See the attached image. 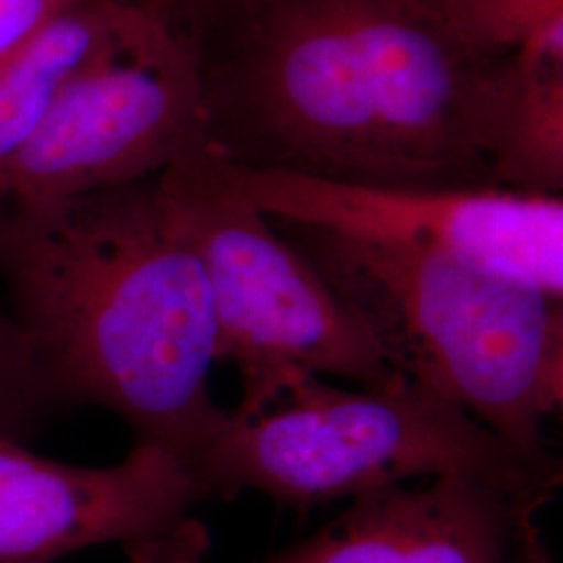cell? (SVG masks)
<instances>
[{
  "mask_svg": "<svg viewBox=\"0 0 563 563\" xmlns=\"http://www.w3.org/2000/svg\"><path fill=\"white\" fill-rule=\"evenodd\" d=\"M207 148L365 186L493 188L514 65L405 0H195Z\"/></svg>",
  "mask_w": 563,
  "mask_h": 563,
  "instance_id": "6da1fadb",
  "label": "cell"
},
{
  "mask_svg": "<svg viewBox=\"0 0 563 563\" xmlns=\"http://www.w3.org/2000/svg\"><path fill=\"white\" fill-rule=\"evenodd\" d=\"M0 282L57 409H109L195 476L228 409L209 388L207 274L159 178L2 199Z\"/></svg>",
  "mask_w": 563,
  "mask_h": 563,
  "instance_id": "7a4b0ae2",
  "label": "cell"
},
{
  "mask_svg": "<svg viewBox=\"0 0 563 563\" xmlns=\"http://www.w3.org/2000/svg\"><path fill=\"white\" fill-rule=\"evenodd\" d=\"M376 342L386 365L528 462L558 465L563 299L451 255L274 222Z\"/></svg>",
  "mask_w": 563,
  "mask_h": 563,
  "instance_id": "3957f363",
  "label": "cell"
},
{
  "mask_svg": "<svg viewBox=\"0 0 563 563\" xmlns=\"http://www.w3.org/2000/svg\"><path fill=\"white\" fill-rule=\"evenodd\" d=\"M451 474L563 481L460 407L399 378L336 388L309 378L255 413L228 411L195 481L202 499L255 490L307 511L395 484Z\"/></svg>",
  "mask_w": 563,
  "mask_h": 563,
  "instance_id": "277c9868",
  "label": "cell"
},
{
  "mask_svg": "<svg viewBox=\"0 0 563 563\" xmlns=\"http://www.w3.org/2000/svg\"><path fill=\"white\" fill-rule=\"evenodd\" d=\"M201 257L216 362L241 378L234 413H255L309 378L383 388L397 376L322 274L220 174L207 146L159 176Z\"/></svg>",
  "mask_w": 563,
  "mask_h": 563,
  "instance_id": "5b68a950",
  "label": "cell"
},
{
  "mask_svg": "<svg viewBox=\"0 0 563 563\" xmlns=\"http://www.w3.org/2000/svg\"><path fill=\"white\" fill-rule=\"evenodd\" d=\"M207 144L199 57L162 2L69 84L0 174V199L60 201L155 180Z\"/></svg>",
  "mask_w": 563,
  "mask_h": 563,
  "instance_id": "8992f818",
  "label": "cell"
},
{
  "mask_svg": "<svg viewBox=\"0 0 563 563\" xmlns=\"http://www.w3.org/2000/svg\"><path fill=\"white\" fill-rule=\"evenodd\" d=\"M211 157L225 184L272 222L451 255L563 299L562 195L365 186L236 167Z\"/></svg>",
  "mask_w": 563,
  "mask_h": 563,
  "instance_id": "52a82bcc",
  "label": "cell"
},
{
  "mask_svg": "<svg viewBox=\"0 0 563 563\" xmlns=\"http://www.w3.org/2000/svg\"><path fill=\"white\" fill-rule=\"evenodd\" d=\"M195 476L155 444L115 465L34 455L0 439V563H55L115 544L134 563H201L209 530Z\"/></svg>",
  "mask_w": 563,
  "mask_h": 563,
  "instance_id": "ba28073f",
  "label": "cell"
},
{
  "mask_svg": "<svg viewBox=\"0 0 563 563\" xmlns=\"http://www.w3.org/2000/svg\"><path fill=\"white\" fill-rule=\"evenodd\" d=\"M560 486L483 474L386 486L262 563H553L539 518Z\"/></svg>",
  "mask_w": 563,
  "mask_h": 563,
  "instance_id": "9c48e42d",
  "label": "cell"
},
{
  "mask_svg": "<svg viewBox=\"0 0 563 563\" xmlns=\"http://www.w3.org/2000/svg\"><path fill=\"white\" fill-rule=\"evenodd\" d=\"M163 0H69L0 55V174L69 84L132 36Z\"/></svg>",
  "mask_w": 563,
  "mask_h": 563,
  "instance_id": "30bf717a",
  "label": "cell"
},
{
  "mask_svg": "<svg viewBox=\"0 0 563 563\" xmlns=\"http://www.w3.org/2000/svg\"><path fill=\"white\" fill-rule=\"evenodd\" d=\"M511 63L493 188L558 197L563 190V65L528 63L516 55Z\"/></svg>",
  "mask_w": 563,
  "mask_h": 563,
  "instance_id": "8fae6325",
  "label": "cell"
},
{
  "mask_svg": "<svg viewBox=\"0 0 563 563\" xmlns=\"http://www.w3.org/2000/svg\"><path fill=\"white\" fill-rule=\"evenodd\" d=\"M55 411L32 342L11 309L0 305V439L25 443Z\"/></svg>",
  "mask_w": 563,
  "mask_h": 563,
  "instance_id": "7c38bea8",
  "label": "cell"
},
{
  "mask_svg": "<svg viewBox=\"0 0 563 563\" xmlns=\"http://www.w3.org/2000/svg\"><path fill=\"white\" fill-rule=\"evenodd\" d=\"M69 0H0V55Z\"/></svg>",
  "mask_w": 563,
  "mask_h": 563,
  "instance_id": "4fadbf2b",
  "label": "cell"
},
{
  "mask_svg": "<svg viewBox=\"0 0 563 563\" xmlns=\"http://www.w3.org/2000/svg\"><path fill=\"white\" fill-rule=\"evenodd\" d=\"M405 2L443 21L465 38L472 23L481 18V13L493 0H405Z\"/></svg>",
  "mask_w": 563,
  "mask_h": 563,
  "instance_id": "5bb4252c",
  "label": "cell"
}]
</instances>
